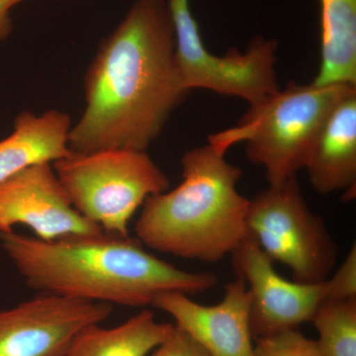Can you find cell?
<instances>
[{
	"instance_id": "obj_19",
	"label": "cell",
	"mask_w": 356,
	"mask_h": 356,
	"mask_svg": "<svg viewBox=\"0 0 356 356\" xmlns=\"http://www.w3.org/2000/svg\"><path fill=\"white\" fill-rule=\"evenodd\" d=\"M147 356H211L201 344L175 325V329Z\"/></svg>"
},
{
	"instance_id": "obj_14",
	"label": "cell",
	"mask_w": 356,
	"mask_h": 356,
	"mask_svg": "<svg viewBox=\"0 0 356 356\" xmlns=\"http://www.w3.org/2000/svg\"><path fill=\"white\" fill-rule=\"evenodd\" d=\"M100 325L81 330L65 356H147L175 329V325L158 322L149 310L111 329Z\"/></svg>"
},
{
	"instance_id": "obj_5",
	"label": "cell",
	"mask_w": 356,
	"mask_h": 356,
	"mask_svg": "<svg viewBox=\"0 0 356 356\" xmlns=\"http://www.w3.org/2000/svg\"><path fill=\"white\" fill-rule=\"evenodd\" d=\"M53 168L76 211L120 238L130 236L129 222L147 198L170 189V179L147 152H72Z\"/></svg>"
},
{
	"instance_id": "obj_3",
	"label": "cell",
	"mask_w": 356,
	"mask_h": 356,
	"mask_svg": "<svg viewBox=\"0 0 356 356\" xmlns=\"http://www.w3.org/2000/svg\"><path fill=\"white\" fill-rule=\"evenodd\" d=\"M212 144L186 152L182 181L145 201L135 231L143 245L165 254L217 262L248 236L250 201L236 188L243 172Z\"/></svg>"
},
{
	"instance_id": "obj_15",
	"label": "cell",
	"mask_w": 356,
	"mask_h": 356,
	"mask_svg": "<svg viewBox=\"0 0 356 356\" xmlns=\"http://www.w3.org/2000/svg\"><path fill=\"white\" fill-rule=\"evenodd\" d=\"M321 65L313 83L356 86V0H320Z\"/></svg>"
},
{
	"instance_id": "obj_16",
	"label": "cell",
	"mask_w": 356,
	"mask_h": 356,
	"mask_svg": "<svg viewBox=\"0 0 356 356\" xmlns=\"http://www.w3.org/2000/svg\"><path fill=\"white\" fill-rule=\"evenodd\" d=\"M311 322L323 356H356V298L325 299Z\"/></svg>"
},
{
	"instance_id": "obj_18",
	"label": "cell",
	"mask_w": 356,
	"mask_h": 356,
	"mask_svg": "<svg viewBox=\"0 0 356 356\" xmlns=\"http://www.w3.org/2000/svg\"><path fill=\"white\" fill-rule=\"evenodd\" d=\"M329 297L332 299L356 298V247L351 248L348 257L334 276L327 280Z\"/></svg>"
},
{
	"instance_id": "obj_7",
	"label": "cell",
	"mask_w": 356,
	"mask_h": 356,
	"mask_svg": "<svg viewBox=\"0 0 356 356\" xmlns=\"http://www.w3.org/2000/svg\"><path fill=\"white\" fill-rule=\"evenodd\" d=\"M175 27V58L185 88H201L257 104L280 90L274 39L257 36L247 51L224 56L207 50L192 15L189 0H168Z\"/></svg>"
},
{
	"instance_id": "obj_17",
	"label": "cell",
	"mask_w": 356,
	"mask_h": 356,
	"mask_svg": "<svg viewBox=\"0 0 356 356\" xmlns=\"http://www.w3.org/2000/svg\"><path fill=\"white\" fill-rule=\"evenodd\" d=\"M257 356H323L317 341L297 330L257 339Z\"/></svg>"
},
{
	"instance_id": "obj_10",
	"label": "cell",
	"mask_w": 356,
	"mask_h": 356,
	"mask_svg": "<svg viewBox=\"0 0 356 356\" xmlns=\"http://www.w3.org/2000/svg\"><path fill=\"white\" fill-rule=\"evenodd\" d=\"M17 225L47 242L104 233L72 206L50 163L29 166L0 184V234Z\"/></svg>"
},
{
	"instance_id": "obj_6",
	"label": "cell",
	"mask_w": 356,
	"mask_h": 356,
	"mask_svg": "<svg viewBox=\"0 0 356 356\" xmlns=\"http://www.w3.org/2000/svg\"><path fill=\"white\" fill-rule=\"evenodd\" d=\"M247 229L271 261L291 269L296 282H324L334 270L337 243L324 220L309 209L297 175L250 201Z\"/></svg>"
},
{
	"instance_id": "obj_1",
	"label": "cell",
	"mask_w": 356,
	"mask_h": 356,
	"mask_svg": "<svg viewBox=\"0 0 356 356\" xmlns=\"http://www.w3.org/2000/svg\"><path fill=\"white\" fill-rule=\"evenodd\" d=\"M83 89L86 108L70 129V151L147 152L189 93L178 72L168 0L133 2L98 47Z\"/></svg>"
},
{
	"instance_id": "obj_20",
	"label": "cell",
	"mask_w": 356,
	"mask_h": 356,
	"mask_svg": "<svg viewBox=\"0 0 356 356\" xmlns=\"http://www.w3.org/2000/svg\"><path fill=\"white\" fill-rule=\"evenodd\" d=\"M26 0H0V41L8 39L13 32L11 10Z\"/></svg>"
},
{
	"instance_id": "obj_4",
	"label": "cell",
	"mask_w": 356,
	"mask_h": 356,
	"mask_svg": "<svg viewBox=\"0 0 356 356\" xmlns=\"http://www.w3.org/2000/svg\"><path fill=\"white\" fill-rule=\"evenodd\" d=\"M355 88L348 84L288 83L284 90L250 105L238 125L210 136L209 143L224 153L245 143L248 161L264 168L269 185L282 184L305 168L332 109Z\"/></svg>"
},
{
	"instance_id": "obj_12",
	"label": "cell",
	"mask_w": 356,
	"mask_h": 356,
	"mask_svg": "<svg viewBox=\"0 0 356 356\" xmlns=\"http://www.w3.org/2000/svg\"><path fill=\"white\" fill-rule=\"evenodd\" d=\"M305 168L318 193L343 191L344 200L355 197L356 88L332 109Z\"/></svg>"
},
{
	"instance_id": "obj_8",
	"label": "cell",
	"mask_w": 356,
	"mask_h": 356,
	"mask_svg": "<svg viewBox=\"0 0 356 356\" xmlns=\"http://www.w3.org/2000/svg\"><path fill=\"white\" fill-rule=\"evenodd\" d=\"M112 305L43 294L0 311V356H65L84 327L102 324Z\"/></svg>"
},
{
	"instance_id": "obj_2",
	"label": "cell",
	"mask_w": 356,
	"mask_h": 356,
	"mask_svg": "<svg viewBox=\"0 0 356 356\" xmlns=\"http://www.w3.org/2000/svg\"><path fill=\"white\" fill-rule=\"evenodd\" d=\"M0 247L32 289L110 305H153L161 293L197 294L219 281L213 273L177 268L130 236L103 233L47 242L11 232L0 234Z\"/></svg>"
},
{
	"instance_id": "obj_13",
	"label": "cell",
	"mask_w": 356,
	"mask_h": 356,
	"mask_svg": "<svg viewBox=\"0 0 356 356\" xmlns=\"http://www.w3.org/2000/svg\"><path fill=\"white\" fill-rule=\"evenodd\" d=\"M72 127L70 115L60 110L21 112L14 120L13 132L0 140V184L29 166L70 156Z\"/></svg>"
},
{
	"instance_id": "obj_9",
	"label": "cell",
	"mask_w": 356,
	"mask_h": 356,
	"mask_svg": "<svg viewBox=\"0 0 356 356\" xmlns=\"http://www.w3.org/2000/svg\"><path fill=\"white\" fill-rule=\"evenodd\" d=\"M232 255L236 277L245 281L252 295L250 329L257 339L311 322L318 305L329 297L327 280L308 284L280 276L273 261L250 236Z\"/></svg>"
},
{
	"instance_id": "obj_11",
	"label": "cell",
	"mask_w": 356,
	"mask_h": 356,
	"mask_svg": "<svg viewBox=\"0 0 356 356\" xmlns=\"http://www.w3.org/2000/svg\"><path fill=\"white\" fill-rule=\"evenodd\" d=\"M252 295L243 278L229 283L214 306L200 305L181 292L158 295L153 305L165 311L211 356H257L250 329Z\"/></svg>"
}]
</instances>
